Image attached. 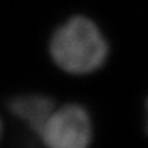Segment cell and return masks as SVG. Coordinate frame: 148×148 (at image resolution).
Returning a JSON list of instances; mask_svg holds the SVG:
<instances>
[{
  "label": "cell",
  "instance_id": "obj_1",
  "mask_svg": "<svg viewBox=\"0 0 148 148\" xmlns=\"http://www.w3.org/2000/svg\"><path fill=\"white\" fill-rule=\"evenodd\" d=\"M108 42L99 26L86 16H73L53 32L51 58L69 74L84 75L99 70L108 56Z\"/></svg>",
  "mask_w": 148,
  "mask_h": 148
},
{
  "label": "cell",
  "instance_id": "obj_2",
  "mask_svg": "<svg viewBox=\"0 0 148 148\" xmlns=\"http://www.w3.org/2000/svg\"><path fill=\"white\" fill-rule=\"evenodd\" d=\"M38 137L45 148H89L93 138L90 114L75 103L55 108Z\"/></svg>",
  "mask_w": 148,
  "mask_h": 148
},
{
  "label": "cell",
  "instance_id": "obj_3",
  "mask_svg": "<svg viewBox=\"0 0 148 148\" xmlns=\"http://www.w3.org/2000/svg\"><path fill=\"white\" fill-rule=\"evenodd\" d=\"M8 110L33 133L40 136L45 122L55 110V103L47 95L26 93L14 96L8 101Z\"/></svg>",
  "mask_w": 148,
  "mask_h": 148
},
{
  "label": "cell",
  "instance_id": "obj_4",
  "mask_svg": "<svg viewBox=\"0 0 148 148\" xmlns=\"http://www.w3.org/2000/svg\"><path fill=\"white\" fill-rule=\"evenodd\" d=\"M145 126H147V132H148V100H147V123H145Z\"/></svg>",
  "mask_w": 148,
  "mask_h": 148
},
{
  "label": "cell",
  "instance_id": "obj_5",
  "mask_svg": "<svg viewBox=\"0 0 148 148\" xmlns=\"http://www.w3.org/2000/svg\"><path fill=\"white\" fill-rule=\"evenodd\" d=\"M0 137H1V121H0Z\"/></svg>",
  "mask_w": 148,
  "mask_h": 148
}]
</instances>
